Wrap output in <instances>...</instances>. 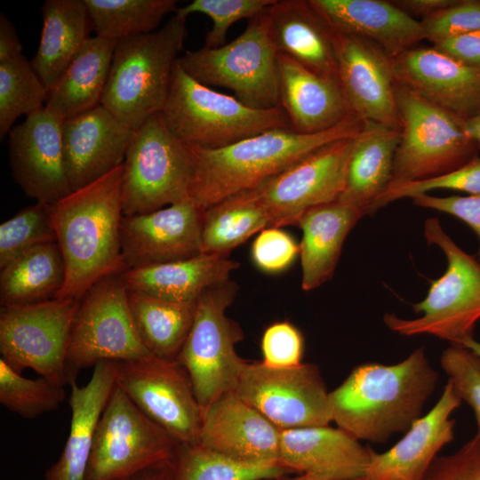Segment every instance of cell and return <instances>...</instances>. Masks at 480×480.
Segmentation results:
<instances>
[{"mask_svg":"<svg viewBox=\"0 0 480 480\" xmlns=\"http://www.w3.org/2000/svg\"><path fill=\"white\" fill-rule=\"evenodd\" d=\"M437 378L422 347L395 364H362L329 393L332 420L358 441L384 443L421 417Z\"/></svg>","mask_w":480,"mask_h":480,"instance_id":"obj_1","label":"cell"},{"mask_svg":"<svg viewBox=\"0 0 480 480\" xmlns=\"http://www.w3.org/2000/svg\"><path fill=\"white\" fill-rule=\"evenodd\" d=\"M123 164L49 205L66 279L55 299L79 300L103 277L126 270L121 251Z\"/></svg>","mask_w":480,"mask_h":480,"instance_id":"obj_2","label":"cell"},{"mask_svg":"<svg viewBox=\"0 0 480 480\" xmlns=\"http://www.w3.org/2000/svg\"><path fill=\"white\" fill-rule=\"evenodd\" d=\"M362 125L363 121L352 115L315 133L276 128L220 148L188 145L194 167L188 198L204 211L258 187L329 143L357 135Z\"/></svg>","mask_w":480,"mask_h":480,"instance_id":"obj_3","label":"cell"},{"mask_svg":"<svg viewBox=\"0 0 480 480\" xmlns=\"http://www.w3.org/2000/svg\"><path fill=\"white\" fill-rule=\"evenodd\" d=\"M186 19L174 13L153 32L116 42L101 105L132 130L164 109Z\"/></svg>","mask_w":480,"mask_h":480,"instance_id":"obj_4","label":"cell"},{"mask_svg":"<svg viewBox=\"0 0 480 480\" xmlns=\"http://www.w3.org/2000/svg\"><path fill=\"white\" fill-rule=\"evenodd\" d=\"M170 132L186 145L220 148L276 128H292L281 107L254 108L188 75L178 60L161 112Z\"/></svg>","mask_w":480,"mask_h":480,"instance_id":"obj_5","label":"cell"},{"mask_svg":"<svg viewBox=\"0 0 480 480\" xmlns=\"http://www.w3.org/2000/svg\"><path fill=\"white\" fill-rule=\"evenodd\" d=\"M424 235L428 244L437 245L444 253L446 270L432 281L425 299L412 305L420 317L404 319L386 314L383 321L400 335L429 334L462 346L474 338L480 320V262L460 248L436 218L426 220Z\"/></svg>","mask_w":480,"mask_h":480,"instance_id":"obj_6","label":"cell"},{"mask_svg":"<svg viewBox=\"0 0 480 480\" xmlns=\"http://www.w3.org/2000/svg\"><path fill=\"white\" fill-rule=\"evenodd\" d=\"M266 11L248 20L245 29L232 42L217 48L187 51L178 62L195 80L209 87L232 90L246 106L280 107L278 52Z\"/></svg>","mask_w":480,"mask_h":480,"instance_id":"obj_7","label":"cell"},{"mask_svg":"<svg viewBox=\"0 0 480 480\" xmlns=\"http://www.w3.org/2000/svg\"><path fill=\"white\" fill-rule=\"evenodd\" d=\"M396 99L401 130L389 187L444 174L477 156L465 120L397 84Z\"/></svg>","mask_w":480,"mask_h":480,"instance_id":"obj_8","label":"cell"},{"mask_svg":"<svg viewBox=\"0 0 480 480\" xmlns=\"http://www.w3.org/2000/svg\"><path fill=\"white\" fill-rule=\"evenodd\" d=\"M193 172L188 145L170 132L162 113L152 116L134 130L123 163L124 216L189 199Z\"/></svg>","mask_w":480,"mask_h":480,"instance_id":"obj_9","label":"cell"},{"mask_svg":"<svg viewBox=\"0 0 480 480\" xmlns=\"http://www.w3.org/2000/svg\"><path fill=\"white\" fill-rule=\"evenodd\" d=\"M236 292V284L228 281L200 295L191 330L176 359L203 412L219 396L236 389L246 363L235 349L243 332L226 316Z\"/></svg>","mask_w":480,"mask_h":480,"instance_id":"obj_10","label":"cell"},{"mask_svg":"<svg viewBox=\"0 0 480 480\" xmlns=\"http://www.w3.org/2000/svg\"><path fill=\"white\" fill-rule=\"evenodd\" d=\"M149 354L135 329L122 273L103 277L79 300L67 349V384L100 362L132 361Z\"/></svg>","mask_w":480,"mask_h":480,"instance_id":"obj_11","label":"cell"},{"mask_svg":"<svg viewBox=\"0 0 480 480\" xmlns=\"http://www.w3.org/2000/svg\"><path fill=\"white\" fill-rule=\"evenodd\" d=\"M178 444L116 385L97 425L86 480H128L172 460Z\"/></svg>","mask_w":480,"mask_h":480,"instance_id":"obj_12","label":"cell"},{"mask_svg":"<svg viewBox=\"0 0 480 480\" xmlns=\"http://www.w3.org/2000/svg\"><path fill=\"white\" fill-rule=\"evenodd\" d=\"M79 300L52 299L0 309V354L13 370L30 368L64 386L70 330Z\"/></svg>","mask_w":480,"mask_h":480,"instance_id":"obj_13","label":"cell"},{"mask_svg":"<svg viewBox=\"0 0 480 480\" xmlns=\"http://www.w3.org/2000/svg\"><path fill=\"white\" fill-rule=\"evenodd\" d=\"M235 391L281 430L332 421L330 392L314 364L274 368L246 361Z\"/></svg>","mask_w":480,"mask_h":480,"instance_id":"obj_14","label":"cell"},{"mask_svg":"<svg viewBox=\"0 0 480 480\" xmlns=\"http://www.w3.org/2000/svg\"><path fill=\"white\" fill-rule=\"evenodd\" d=\"M116 385L178 443H198L203 411L186 371L176 361L149 354L116 362Z\"/></svg>","mask_w":480,"mask_h":480,"instance_id":"obj_15","label":"cell"},{"mask_svg":"<svg viewBox=\"0 0 480 480\" xmlns=\"http://www.w3.org/2000/svg\"><path fill=\"white\" fill-rule=\"evenodd\" d=\"M356 136L320 148L255 188L270 227L298 224L309 209L338 200Z\"/></svg>","mask_w":480,"mask_h":480,"instance_id":"obj_16","label":"cell"},{"mask_svg":"<svg viewBox=\"0 0 480 480\" xmlns=\"http://www.w3.org/2000/svg\"><path fill=\"white\" fill-rule=\"evenodd\" d=\"M332 32L338 80L353 114L401 130L392 57L367 39Z\"/></svg>","mask_w":480,"mask_h":480,"instance_id":"obj_17","label":"cell"},{"mask_svg":"<svg viewBox=\"0 0 480 480\" xmlns=\"http://www.w3.org/2000/svg\"><path fill=\"white\" fill-rule=\"evenodd\" d=\"M12 175L36 203L52 205L72 193L66 173L62 120L44 107L9 132Z\"/></svg>","mask_w":480,"mask_h":480,"instance_id":"obj_18","label":"cell"},{"mask_svg":"<svg viewBox=\"0 0 480 480\" xmlns=\"http://www.w3.org/2000/svg\"><path fill=\"white\" fill-rule=\"evenodd\" d=\"M203 214L204 210L187 199L151 212L124 216L120 235L126 269L201 253Z\"/></svg>","mask_w":480,"mask_h":480,"instance_id":"obj_19","label":"cell"},{"mask_svg":"<svg viewBox=\"0 0 480 480\" xmlns=\"http://www.w3.org/2000/svg\"><path fill=\"white\" fill-rule=\"evenodd\" d=\"M281 432L232 390L204 410L198 443L242 464L278 465Z\"/></svg>","mask_w":480,"mask_h":480,"instance_id":"obj_20","label":"cell"},{"mask_svg":"<svg viewBox=\"0 0 480 480\" xmlns=\"http://www.w3.org/2000/svg\"><path fill=\"white\" fill-rule=\"evenodd\" d=\"M396 84L463 119L480 113V71L432 47L392 58Z\"/></svg>","mask_w":480,"mask_h":480,"instance_id":"obj_21","label":"cell"},{"mask_svg":"<svg viewBox=\"0 0 480 480\" xmlns=\"http://www.w3.org/2000/svg\"><path fill=\"white\" fill-rule=\"evenodd\" d=\"M133 132L101 104L63 120L64 161L72 192L122 165Z\"/></svg>","mask_w":480,"mask_h":480,"instance_id":"obj_22","label":"cell"},{"mask_svg":"<svg viewBox=\"0 0 480 480\" xmlns=\"http://www.w3.org/2000/svg\"><path fill=\"white\" fill-rule=\"evenodd\" d=\"M462 401L447 380L434 407L418 419L389 450L372 454L361 480H423L438 452L454 438L452 413Z\"/></svg>","mask_w":480,"mask_h":480,"instance_id":"obj_23","label":"cell"},{"mask_svg":"<svg viewBox=\"0 0 480 480\" xmlns=\"http://www.w3.org/2000/svg\"><path fill=\"white\" fill-rule=\"evenodd\" d=\"M373 450L337 428L328 426L281 432L278 465L328 480L362 479Z\"/></svg>","mask_w":480,"mask_h":480,"instance_id":"obj_24","label":"cell"},{"mask_svg":"<svg viewBox=\"0 0 480 480\" xmlns=\"http://www.w3.org/2000/svg\"><path fill=\"white\" fill-rule=\"evenodd\" d=\"M332 31L367 39L394 58L426 39L421 22L391 1L310 0Z\"/></svg>","mask_w":480,"mask_h":480,"instance_id":"obj_25","label":"cell"},{"mask_svg":"<svg viewBox=\"0 0 480 480\" xmlns=\"http://www.w3.org/2000/svg\"><path fill=\"white\" fill-rule=\"evenodd\" d=\"M277 68L280 107L295 131L322 132L354 115L337 79L279 53Z\"/></svg>","mask_w":480,"mask_h":480,"instance_id":"obj_26","label":"cell"},{"mask_svg":"<svg viewBox=\"0 0 480 480\" xmlns=\"http://www.w3.org/2000/svg\"><path fill=\"white\" fill-rule=\"evenodd\" d=\"M114 361H102L86 385H70L71 420L68 439L59 457L45 472V480H86L99 420L116 386Z\"/></svg>","mask_w":480,"mask_h":480,"instance_id":"obj_27","label":"cell"},{"mask_svg":"<svg viewBox=\"0 0 480 480\" xmlns=\"http://www.w3.org/2000/svg\"><path fill=\"white\" fill-rule=\"evenodd\" d=\"M266 13L279 54L338 80L333 32L310 0H276Z\"/></svg>","mask_w":480,"mask_h":480,"instance_id":"obj_28","label":"cell"},{"mask_svg":"<svg viewBox=\"0 0 480 480\" xmlns=\"http://www.w3.org/2000/svg\"><path fill=\"white\" fill-rule=\"evenodd\" d=\"M239 264L228 256L199 253L188 259L126 269L128 291L171 301L196 300L207 289L229 281Z\"/></svg>","mask_w":480,"mask_h":480,"instance_id":"obj_29","label":"cell"},{"mask_svg":"<svg viewBox=\"0 0 480 480\" xmlns=\"http://www.w3.org/2000/svg\"><path fill=\"white\" fill-rule=\"evenodd\" d=\"M366 213L336 200L307 211L297 225L302 230L300 256L301 287L311 291L330 280L349 231Z\"/></svg>","mask_w":480,"mask_h":480,"instance_id":"obj_30","label":"cell"},{"mask_svg":"<svg viewBox=\"0 0 480 480\" xmlns=\"http://www.w3.org/2000/svg\"><path fill=\"white\" fill-rule=\"evenodd\" d=\"M399 140L400 129L363 121L355 138L344 188L338 200L370 214L374 203L391 183Z\"/></svg>","mask_w":480,"mask_h":480,"instance_id":"obj_31","label":"cell"},{"mask_svg":"<svg viewBox=\"0 0 480 480\" xmlns=\"http://www.w3.org/2000/svg\"><path fill=\"white\" fill-rule=\"evenodd\" d=\"M116 42L89 37L49 91L45 109L63 121L100 105Z\"/></svg>","mask_w":480,"mask_h":480,"instance_id":"obj_32","label":"cell"},{"mask_svg":"<svg viewBox=\"0 0 480 480\" xmlns=\"http://www.w3.org/2000/svg\"><path fill=\"white\" fill-rule=\"evenodd\" d=\"M37 51L30 63L49 91L82 49L92 28L84 0H46Z\"/></svg>","mask_w":480,"mask_h":480,"instance_id":"obj_33","label":"cell"},{"mask_svg":"<svg viewBox=\"0 0 480 480\" xmlns=\"http://www.w3.org/2000/svg\"><path fill=\"white\" fill-rule=\"evenodd\" d=\"M65 279V262L57 242L31 248L0 268L1 307L55 299Z\"/></svg>","mask_w":480,"mask_h":480,"instance_id":"obj_34","label":"cell"},{"mask_svg":"<svg viewBox=\"0 0 480 480\" xmlns=\"http://www.w3.org/2000/svg\"><path fill=\"white\" fill-rule=\"evenodd\" d=\"M128 302L135 329L148 351L176 361L191 330L197 300L171 301L128 291Z\"/></svg>","mask_w":480,"mask_h":480,"instance_id":"obj_35","label":"cell"},{"mask_svg":"<svg viewBox=\"0 0 480 480\" xmlns=\"http://www.w3.org/2000/svg\"><path fill=\"white\" fill-rule=\"evenodd\" d=\"M268 227L269 218L255 188L240 192L204 211L201 253L228 256Z\"/></svg>","mask_w":480,"mask_h":480,"instance_id":"obj_36","label":"cell"},{"mask_svg":"<svg viewBox=\"0 0 480 480\" xmlns=\"http://www.w3.org/2000/svg\"><path fill=\"white\" fill-rule=\"evenodd\" d=\"M96 36L119 41L153 32L177 11L175 0H84Z\"/></svg>","mask_w":480,"mask_h":480,"instance_id":"obj_37","label":"cell"},{"mask_svg":"<svg viewBox=\"0 0 480 480\" xmlns=\"http://www.w3.org/2000/svg\"><path fill=\"white\" fill-rule=\"evenodd\" d=\"M171 461L174 480H263L276 479L291 473L279 465L242 464L199 443H179Z\"/></svg>","mask_w":480,"mask_h":480,"instance_id":"obj_38","label":"cell"},{"mask_svg":"<svg viewBox=\"0 0 480 480\" xmlns=\"http://www.w3.org/2000/svg\"><path fill=\"white\" fill-rule=\"evenodd\" d=\"M47 96V88L23 54L0 63V138L18 117L43 108Z\"/></svg>","mask_w":480,"mask_h":480,"instance_id":"obj_39","label":"cell"},{"mask_svg":"<svg viewBox=\"0 0 480 480\" xmlns=\"http://www.w3.org/2000/svg\"><path fill=\"white\" fill-rule=\"evenodd\" d=\"M64 386L40 377H23L0 358V403L24 419L57 410L66 398Z\"/></svg>","mask_w":480,"mask_h":480,"instance_id":"obj_40","label":"cell"},{"mask_svg":"<svg viewBox=\"0 0 480 480\" xmlns=\"http://www.w3.org/2000/svg\"><path fill=\"white\" fill-rule=\"evenodd\" d=\"M57 242L49 205L36 203L0 225V268L37 245Z\"/></svg>","mask_w":480,"mask_h":480,"instance_id":"obj_41","label":"cell"},{"mask_svg":"<svg viewBox=\"0 0 480 480\" xmlns=\"http://www.w3.org/2000/svg\"><path fill=\"white\" fill-rule=\"evenodd\" d=\"M276 0H194L178 7L175 14L187 18L191 13H203L212 20L207 32L204 47L217 48L225 44L229 28L238 20H250L264 12Z\"/></svg>","mask_w":480,"mask_h":480,"instance_id":"obj_42","label":"cell"},{"mask_svg":"<svg viewBox=\"0 0 480 480\" xmlns=\"http://www.w3.org/2000/svg\"><path fill=\"white\" fill-rule=\"evenodd\" d=\"M436 189L457 190L468 195L480 194V157L476 156L460 167L439 176L389 187L374 203L371 213L393 201L413 198Z\"/></svg>","mask_w":480,"mask_h":480,"instance_id":"obj_43","label":"cell"},{"mask_svg":"<svg viewBox=\"0 0 480 480\" xmlns=\"http://www.w3.org/2000/svg\"><path fill=\"white\" fill-rule=\"evenodd\" d=\"M440 364L460 400L471 407L480 429V356L468 348L450 344L441 355Z\"/></svg>","mask_w":480,"mask_h":480,"instance_id":"obj_44","label":"cell"},{"mask_svg":"<svg viewBox=\"0 0 480 480\" xmlns=\"http://www.w3.org/2000/svg\"><path fill=\"white\" fill-rule=\"evenodd\" d=\"M426 39H442L480 31V0H458L453 5L421 20Z\"/></svg>","mask_w":480,"mask_h":480,"instance_id":"obj_45","label":"cell"},{"mask_svg":"<svg viewBox=\"0 0 480 480\" xmlns=\"http://www.w3.org/2000/svg\"><path fill=\"white\" fill-rule=\"evenodd\" d=\"M263 363L269 367L287 368L300 364L304 340L300 332L289 322L269 325L261 340Z\"/></svg>","mask_w":480,"mask_h":480,"instance_id":"obj_46","label":"cell"},{"mask_svg":"<svg viewBox=\"0 0 480 480\" xmlns=\"http://www.w3.org/2000/svg\"><path fill=\"white\" fill-rule=\"evenodd\" d=\"M300 254V244L280 228L268 227L260 232L252 247L256 266L267 273L286 269Z\"/></svg>","mask_w":480,"mask_h":480,"instance_id":"obj_47","label":"cell"},{"mask_svg":"<svg viewBox=\"0 0 480 480\" xmlns=\"http://www.w3.org/2000/svg\"><path fill=\"white\" fill-rule=\"evenodd\" d=\"M423 480H480V429L456 452L436 456Z\"/></svg>","mask_w":480,"mask_h":480,"instance_id":"obj_48","label":"cell"},{"mask_svg":"<svg viewBox=\"0 0 480 480\" xmlns=\"http://www.w3.org/2000/svg\"><path fill=\"white\" fill-rule=\"evenodd\" d=\"M412 203L420 207L445 212L460 220L475 231L480 243V194L446 197L422 194L414 196ZM477 256L480 262V244Z\"/></svg>","mask_w":480,"mask_h":480,"instance_id":"obj_49","label":"cell"},{"mask_svg":"<svg viewBox=\"0 0 480 480\" xmlns=\"http://www.w3.org/2000/svg\"><path fill=\"white\" fill-rule=\"evenodd\" d=\"M433 46L460 63L480 71V31L442 39Z\"/></svg>","mask_w":480,"mask_h":480,"instance_id":"obj_50","label":"cell"},{"mask_svg":"<svg viewBox=\"0 0 480 480\" xmlns=\"http://www.w3.org/2000/svg\"><path fill=\"white\" fill-rule=\"evenodd\" d=\"M22 45L18 34L4 13L0 14V63L22 55Z\"/></svg>","mask_w":480,"mask_h":480,"instance_id":"obj_51","label":"cell"},{"mask_svg":"<svg viewBox=\"0 0 480 480\" xmlns=\"http://www.w3.org/2000/svg\"><path fill=\"white\" fill-rule=\"evenodd\" d=\"M458 0H395L391 1L396 6L409 15L428 17L439 11L448 8Z\"/></svg>","mask_w":480,"mask_h":480,"instance_id":"obj_52","label":"cell"},{"mask_svg":"<svg viewBox=\"0 0 480 480\" xmlns=\"http://www.w3.org/2000/svg\"><path fill=\"white\" fill-rule=\"evenodd\" d=\"M128 480H174L172 461L169 460L152 465Z\"/></svg>","mask_w":480,"mask_h":480,"instance_id":"obj_53","label":"cell"},{"mask_svg":"<svg viewBox=\"0 0 480 480\" xmlns=\"http://www.w3.org/2000/svg\"><path fill=\"white\" fill-rule=\"evenodd\" d=\"M466 132L477 150H480V113L465 120Z\"/></svg>","mask_w":480,"mask_h":480,"instance_id":"obj_54","label":"cell"},{"mask_svg":"<svg viewBox=\"0 0 480 480\" xmlns=\"http://www.w3.org/2000/svg\"><path fill=\"white\" fill-rule=\"evenodd\" d=\"M276 480H328V479H324V478L312 476V475L301 474L300 476H294V477H288L286 476V475H284L276 478ZM358 480H361V479H358Z\"/></svg>","mask_w":480,"mask_h":480,"instance_id":"obj_55","label":"cell"},{"mask_svg":"<svg viewBox=\"0 0 480 480\" xmlns=\"http://www.w3.org/2000/svg\"><path fill=\"white\" fill-rule=\"evenodd\" d=\"M462 346L469 348L480 356V342L476 340L474 338L464 342Z\"/></svg>","mask_w":480,"mask_h":480,"instance_id":"obj_56","label":"cell"}]
</instances>
